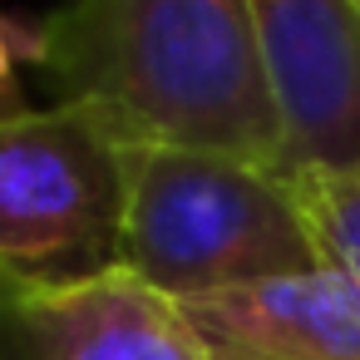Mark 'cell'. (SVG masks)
Segmentation results:
<instances>
[{
  "label": "cell",
  "mask_w": 360,
  "mask_h": 360,
  "mask_svg": "<svg viewBox=\"0 0 360 360\" xmlns=\"http://www.w3.org/2000/svg\"><path fill=\"white\" fill-rule=\"evenodd\" d=\"M20 50L65 104H89L129 143H183L281 168L252 0H70Z\"/></svg>",
  "instance_id": "cell-1"
},
{
  "label": "cell",
  "mask_w": 360,
  "mask_h": 360,
  "mask_svg": "<svg viewBox=\"0 0 360 360\" xmlns=\"http://www.w3.org/2000/svg\"><path fill=\"white\" fill-rule=\"evenodd\" d=\"M212 360H360V286L335 266L178 301Z\"/></svg>",
  "instance_id": "cell-6"
},
{
  "label": "cell",
  "mask_w": 360,
  "mask_h": 360,
  "mask_svg": "<svg viewBox=\"0 0 360 360\" xmlns=\"http://www.w3.org/2000/svg\"><path fill=\"white\" fill-rule=\"evenodd\" d=\"M134 143L89 104L0 124V276L84 281L119 266Z\"/></svg>",
  "instance_id": "cell-3"
},
{
  "label": "cell",
  "mask_w": 360,
  "mask_h": 360,
  "mask_svg": "<svg viewBox=\"0 0 360 360\" xmlns=\"http://www.w3.org/2000/svg\"><path fill=\"white\" fill-rule=\"evenodd\" d=\"M355 11H360V0H355Z\"/></svg>",
  "instance_id": "cell-9"
},
{
  "label": "cell",
  "mask_w": 360,
  "mask_h": 360,
  "mask_svg": "<svg viewBox=\"0 0 360 360\" xmlns=\"http://www.w3.org/2000/svg\"><path fill=\"white\" fill-rule=\"evenodd\" d=\"M119 266L173 301L321 266L281 168L183 143H134Z\"/></svg>",
  "instance_id": "cell-2"
},
{
  "label": "cell",
  "mask_w": 360,
  "mask_h": 360,
  "mask_svg": "<svg viewBox=\"0 0 360 360\" xmlns=\"http://www.w3.org/2000/svg\"><path fill=\"white\" fill-rule=\"evenodd\" d=\"M257 50L281 119V173L360 158L355 0H252Z\"/></svg>",
  "instance_id": "cell-4"
},
{
  "label": "cell",
  "mask_w": 360,
  "mask_h": 360,
  "mask_svg": "<svg viewBox=\"0 0 360 360\" xmlns=\"http://www.w3.org/2000/svg\"><path fill=\"white\" fill-rule=\"evenodd\" d=\"M286 183L321 266H335L360 286V158L345 168L286 173Z\"/></svg>",
  "instance_id": "cell-7"
},
{
  "label": "cell",
  "mask_w": 360,
  "mask_h": 360,
  "mask_svg": "<svg viewBox=\"0 0 360 360\" xmlns=\"http://www.w3.org/2000/svg\"><path fill=\"white\" fill-rule=\"evenodd\" d=\"M15 45H20L15 25L0 15V124L25 114V94H20V79H15Z\"/></svg>",
  "instance_id": "cell-8"
},
{
  "label": "cell",
  "mask_w": 360,
  "mask_h": 360,
  "mask_svg": "<svg viewBox=\"0 0 360 360\" xmlns=\"http://www.w3.org/2000/svg\"><path fill=\"white\" fill-rule=\"evenodd\" d=\"M0 360H212L183 306L114 266L84 281L0 276Z\"/></svg>",
  "instance_id": "cell-5"
}]
</instances>
